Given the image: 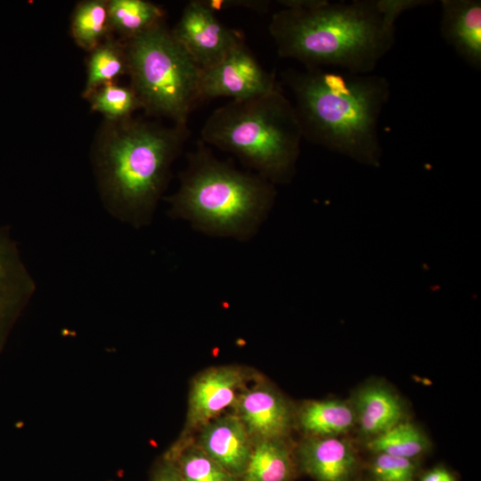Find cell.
Wrapping results in <instances>:
<instances>
[{"label":"cell","instance_id":"obj_7","mask_svg":"<svg viewBox=\"0 0 481 481\" xmlns=\"http://www.w3.org/2000/svg\"><path fill=\"white\" fill-rule=\"evenodd\" d=\"M171 32L202 69L217 64L244 43L240 33L223 24L203 0L189 2Z\"/></svg>","mask_w":481,"mask_h":481},{"label":"cell","instance_id":"obj_26","mask_svg":"<svg viewBox=\"0 0 481 481\" xmlns=\"http://www.w3.org/2000/svg\"><path fill=\"white\" fill-rule=\"evenodd\" d=\"M215 12L227 8H244L254 12H265L270 9L271 2L265 0H203Z\"/></svg>","mask_w":481,"mask_h":481},{"label":"cell","instance_id":"obj_2","mask_svg":"<svg viewBox=\"0 0 481 481\" xmlns=\"http://www.w3.org/2000/svg\"><path fill=\"white\" fill-rule=\"evenodd\" d=\"M289 88L304 139L358 163L379 167V120L390 96L387 79L322 68L289 69Z\"/></svg>","mask_w":481,"mask_h":481},{"label":"cell","instance_id":"obj_13","mask_svg":"<svg viewBox=\"0 0 481 481\" xmlns=\"http://www.w3.org/2000/svg\"><path fill=\"white\" fill-rule=\"evenodd\" d=\"M440 34L463 61L481 69L480 0H442Z\"/></svg>","mask_w":481,"mask_h":481},{"label":"cell","instance_id":"obj_28","mask_svg":"<svg viewBox=\"0 0 481 481\" xmlns=\"http://www.w3.org/2000/svg\"><path fill=\"white\" fill-rule=\"evenodd\" d=\"M420 481H454V478L448 470L438 468L428 471Z\"/></svg>","mask_w":481,"mask_h":481},{"label":"cell","instance_id":"obj_20","mask_svg":"<svg viewBox=\"0 0 481 481\" xmlns=\"http://www.w3.org/2000/svg\"><path fill=\"white\" fill-rule=\"evenodd\" d=\"M76 44L91 52L110 37L111 32L108 0H87L77 4L70 25Z\"/></svg>","mask_w":481,"mask_h":481},{"label":"cell","instance_id":"obj_14","mask_svg":"<svg viewBox=\"0 0 481 481\" xmlns=\"http://www.w3.org/2000/svg\"><path fill=\"white\" fill-rule=\"evenodd\" d=\"M299 460L317 481H348L358 463L350 444L337 436H309L299 447Z\"/></svg>","mask_w":481,"mask_h":481},{"label":"cell","instance_id":"obj_18","mask_svg":"<svg viewBox=\"0 0 481 481\" xmlns=\"http://www.w3.org/2000/svg\"><path fill=\"white\" fill-rule=\"evenodd\" d=\"M111 32L121 41L133 38L164 22V10L146 0H108Z\"/></svg>","mask_w":481,"mask_h":481},{"label":"cell","instance_id":"obj_24","mask_svg":"<svg viewBox=\"0 0 481 481\" xmlns=\"http://www.w3.org/2000/svg\"><path fill=\"white\" fill-rule=\"evenodd\" d=\"M371 471L378 481H412L415 467L412 459L377 453Z\"/></svg>","mask_w":481,"mask_h":481},{"label":"cell","instance_id":"obj_6","mask_svg":"<svg viewBox=\"0 0 481 481\" xmlns=\"http://www.w3.org/2000/svg\"><path fill=\"white\" fill-rule=\"evenodd\" d=\"M130 86L148 115L186 126L201 101L202 69L174 37L164 22L123 41Z\"/></svg>","mask_w":481,"mask_h":481},{"label":"cell","instance_id":"obj_11","mask_svg":"<svg viewBox=\"0 0 481 481\" xmlns=\"http://www.w3.org/2000/svg\"><path fill=\"white\" fill-rule=\"evenodd\" d=\"M36 291L9 226L0 225V351L14 322Z\"/></svg>","mask_w":481,"mask_h":481},{"label":"cell","instance_id":"obj_25","mask_svg":"<svg viewBox=\"0 0 481 481\" xmlns=\"http://www.w3.org/2000/svg\"><path fill=\"white\" fill-rule=\"evenodd\" d=\"M434 3L429 0H376V5L386 22L395 27L397 19L405 12Z\"/></svg>","mask_w":481,"mask_h":481},{"label":"cell","instance_id":"obj_21","mask_svg":"<svg viewBox=\"0 0 481 481\" xmlns=\"http://www.w3.org/2000/svg\"><path fill=\"white\" fill-rule=\"evenodd\" d=\"M169 457L182 481H240L202 451L192 438H183Z\"/></svg>","mask_w":481,"mask_h":481},{"label":"cell","instance_id":"obj_5","mask_svg":"<svg viewBox=\"0 0 481 481\" xmlns=\"http://www.w3.org/2000/svg\"><path fill=\"white\" fill-rule=\"evenodd\" d=\"M200 135L204 144L233 155L274 185L293 180L304 139L294 105L279 86L216 109Z\"/></svg>","mask_w":481,"mask_h":481},{"label":"cell","instance_id":"obj_19","mask_svg":"<svg viewBox=\"0 0 481 481\" xmlns=\"http://www.w3.org/2000/svg\"><path fill=\"white\" fill-rule=\"evenodd\" d=\"M126 74H128V66L124 42L109 37L89 52L83 97L86 98L102 86L115 83Z\"/></svg>","mask_w":481,"mask_h":481},{"label":"cell","instance_id":"obj_1","mask_svg":"<svg viewBox=\"0 0 481 481\" xmlns=\"http://www.w3.org/2000/svg\"><path fill=\"white\" fill-rule=\"evenodd\" d=\"M189 135L187 126L134 118L105 120L92 163L106 210L135 229L149 226Z\"/></svg>","mask_w":481,"mask_h":481},{"label":"cell","instance_id":"obj_15","mask_svg":"<svg viewBox=\"0 0 481 481\" xmlns=\"http://www.w3.org/2000/svg\"><path fill=\"white\" fill-rule=\"evenodd\" d=\"M398 397L380 386H369L357 397V419L362 431L374 437L402 422Z\"/></svg>","mask_w":481,"mask_h":481},{"label":"cell","instance_id":"obj_12","mask_svg":"<svg viewBox=\"0 0 481 481\" xmlns=\"http://www.w3.org/2000/svg\"><path fill=\"white\" fill-rule=\"evenodd\" d=\"M195 444L234 477L241 478L254 443L233 412L222 414L199 429Z\"/></svg>","mask_w":481,"mask_h":481},{"label":"cell","instance_id":"obj_27","mask_svg":"<svg viewBox=\"0 0 481 481\" xmlns=\"http://www.w3.org/2000/svg\"><path fill=\"white\" fill-rule=\"evenodd\" d=\"M153 481H182L174 461L169 457L157 469Z\"/></svg>","mask_w":481,"mask_h":481},{"label":"cell","instance_id":"obj_10","mask_svg":"<svg viewBox=\"0 0 481 481\" xmlns=\"http://www.w3.org/2000/svg\"><path fill=\"white\" fill-rule=\"evenodd\" d=\"M232 409L254 444L284 440L290 432L293 413L289 404L278 391L262 380L248 385Z\"/></svg>","mask_w":481,"mask_h":481},{"label":"cell","instance_id":"obj_23","mask_svg":"<svg viewBox=\"0 0 481 481\" xmlns=\"http://www.w3.org/2000/svg\"><path fill=\"white\" fill-rule=\"evenodd\" d=\"M426 439L420 430L410 422H400L372 437L368 448L376 453H385L412 459L426 449Z\"/></svg>","mask_w":481,"mask_h":481},{"label":"cell","instance_id":"obj_22","mask_svg":"<svg viewBox=\"0 0 481 481\" xmlns=\"http://www.w3.org/2000/svg\"><path fill=\"white\" fill-rule=\"evenodd\" d=\"M86 99L91 109L102 114L108 121L130 118L135 110L142 109L139 99L130 86L115 83L105 85L90 94Z\"/></svg>","mask_w":481,"mask_h":481},{"label":"cell","instance_id":"obj_8","mask_svg":"<svg viewBox=\"0 0 481 481\" xmlns=\"http://www.w3.org/2000/svg\"><path fill=\"white\" fill-rule=\"evenodd\" d=\"M277 86L274 76L261 67L242 43L217 64L202 69L200 94L201 101L216 97L244 100Z\"/></svg>","mask_w":481,"mask_h":481},{"label":"cell","instance_id":"obj_4","mask_svg":"<svg viewBox=\"0 0 481 481\" xmlns=\"http://www.w3.org/2000/svg\"><path fill=\"white\" fill-rule=\"evenodd\" d=\"M276 197V185L216 158L203 143L188 152L178 188L165 200L172 219L210 237L245 242L259 232Z\"/></svg>","mask_w":481,"mask_h":481},{"label":"cell","instance_id":"obj_9","mask_svg":"<svg viewBox=\"0 0 481 481\" xmlns=\"http://www.w3.org/2000/svg\"><path fill=\"white\" fill-rule=\"evenodd\" d=\"M252 375L238 365L213 366L193 379L188 400L186 428L199 430L232 407Z\"/></svg>","mask_w":481,"mask_h":481},{"label":"cell","instance_id":"obj_17","mask_svg":"<svg viewBox=\"0 0 481 481\" xmlns=\"http://www.w3.org/2000/svg\"><path fill=\"white\" fill-rule=\"evenodd\" d=\"M284 440L254 444L247 469L240 481H291L295 463Z\"/></svg>","mask_w":481,"mask_h":481},{"label":"cell","instance_id":"obj_3","mask_svg":"<svg viewBox=\"0 0 481 481\" xmlns=\"http://www.w3.org/2000/svg\"><path fill=\"white\" fill-rule=\"evenodd\" d=\"M269 33L281 57L306 68L367 74L393 47L395 27L386 22L376 0H315L308 7L275 12Z\"/></svg>","mask_w":481,"mask_h":481},{"label":"cell","instance_id":"obj_16","mask_svg":"<svg viewBox=\"0 0 481 481\" xmlns=\"http://www.w3.org/2000/svg\"><path fill=\"white\" fill-rule=\"evenodd\" d=\"M298 422L309 436H337L353 427L355 413L349 404L339 400L310 401L301 407Z\"/></svg>","mask_w":481,"mask_h":481}]
</instances>
